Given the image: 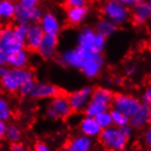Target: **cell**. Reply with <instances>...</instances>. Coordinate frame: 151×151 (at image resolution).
Wrapping results in <instances>:
<instances>
[{"label":"cell","instance_id":"4fadbf2b","mask_svg":"<svg viewBox=\"0 0 151 151\" xmlns=\"http://www.w3.org/2000/svg\"><path fill=\"white\" fill-rule=\"evenodd\" d=\"M43 13H44V10L41 8V6L27 9L17 4V9L13 21H15L16 24L26 25L39 23Z\"/></svg>","mask_w":151,"mask_h":151},{"label":"cell","instance_id":"484cf974","mask_svg":"<svg viewBox=\"0 0 151 151\" xmlns=\"http://www.w3.org/2000/svg\"><path fill=\"white\" fill-rule=\"evenodd\" d=\"M13 116L12 106L9 100L3 96H0V119L9 121Z\"/></svg>","mask_w":151,"mask_h":151},{"label":"cell","instance_id":"bcb514c9","mask_svg":"<svg viewBox=\"0 0 151 151\" xmlns=\"http://www.w3.org/2000/svg\"><path fill=\"white\" fill-rule=\"evenodd\" d=\"M0 22H1V7H0Z\"/></svg>","mask_w":151,"mask_h":151},{"label":"cell","instance_id":"74e56055","mask_svg":"<svg viewBox=\"0 0 151 151\" xmlns=\"http://www.w3.org/2000/svg\"><path fill=\"white\" fill-rule=\"evenodd\" d=\"M137 71V67H136V65L134 64H128L127 65V66L125 67L124 68V73L126 76H133Z\"/></svg>","mask_w":151,"mask_h":151},{"label":"cell","instance_id":"2e32d148","mask_svg":"<svg viewBox=\"0 0 151 151\" xmlns=\"http://www.w3.org/2000/svg\"><path fill=\"white\" fill-rule=\"evenodd\" d=\"M130 19L135 26L142 27L151 20V9L147 1H143L130 9Z\"/></svg>","mask_w":151,"mask_h":151},{"label":"cell","instance_id":"1f68e13d","mask_svg":"<svg viewBox=\"0 0 151 151\" xmlns=\"http://www.w3.org/2000/svg\"><path fill=\"white\" fill-rule=\"evenodd\" d=\"M140 101L142 104L151 107V85L144 89L141 96H140Z\"/></svg>","mask_w":151,"mask_h":151},{"label":"cell","instance_id":"ffe728a7","mask_svg":"<svg viewBox=\"0 0 151 151\" xmlns=\"http://www.w3.org/2000/svg\"><path fill=\"white\" fill-rule=\"evenodd\" d=\"M78 129L80 134L91 137L93 139L99 137L103 130L95 117H91L88 116H84L79 120Z\"/></svg>","mask_w":151,"mask_h":151},{"label":"cell","instance_id":"8992f818","mask_svg":"<svg viewBox=\"0 0 151 151\" xmlns=\"http://www.w3.org/2000/svg\"><path fill=\"white\" fill-rule=\"evenodd\" d=\"M73 113L68 96L61 94L49 100L46 107V116L51 120L67 119Z\"/></svg>","mask_w":151,"mask_h":151},{"label":"cell","instance_id":"f1b7e54d","mask_svg":"<svg viewBox=\"0 0 151 151\" xmlns=\"http://www.w3.org/2000/svg\"><path fill=\"white\" fill-rule=\"evenodd\" d=\"M95 118L99 124V126L102 127V129L110 127L113 126V121H112V117H111V114L109 110H106L99 114Z\"/></svg>","mask_w":151,"mask_h":151},{"label":"cell","instance_id":"5bb4252c","mask_svg":"<svg viewBox=\"0 0 151 151\" xmlns=\"http://www.w3.org/2000/svg\"><path fill=\"white\" fill-rule=\"evenodd\" d=\"M38 24L44 31L45 35L58 37L62 30V22L60 18L56 13L50 10L44 11Z\"/></svg>","mask_w":151,"mask_h":151},{"label":"cell","instance_id":"d590c367","mask_svg":"<svg viewBox=\"0 0 151 151\" xmlns=\"http://www.w3.org/2000/svg\"><path fill=\"white\" fill-rule=\"evenodd\" d=\"M33 151H52L47 143L44 141H37L33 147Z\"/></svg>","mask_w":151,"mask_h":151},{"label":"cell","instance_id":"c3c4849f","mask_svg":"<svg viewBox=\"0 0 151 151\" xmlns=\"http://www.w3.org/2000/svg\"><path fill=\"white\" fill-rule=\"evenodd\" d=\"M0 1H2V0H0ZM9 1H15L16 2V1H17V0H9Z\"/></svg>","mask_w":151,"mask_h":151},{"label":"cell","instance_id":"d6986e66","mask_svg":"<svg viewBox=\"0 0 151 151\" xmlns=\"http://www.w3.org/2000/svg\"><path fill=\"white\" fill-rule=\"evenodd\" d=\"M30 59V51L25 47L8 54L6 66L10 68H28Z\"/></svg>","mask_w":151,"mask_h":151},{"label":"cell","instance_id":"7dc6e473","mask_svg":"<svg viewBox=\"0 0 151 151\" xmlns=\"http://www.w3.org/2000/svg\"><path fill=\"white\" fill-rule=\"evenodd\" d=\"M59 151H68V150H67V149H65V148H64V149H60Z\"/></svg>","mask_w":151,"mask_h":151},{"label":"cell","instance_id":"b9f144b4","mask_svg":"<svg viewBox=\"0 0 151 151\" xmlns=\"http://www.w3.org/2000/svg\"><path fill=\"white\" fill-rule=\"evenodd\" d=\"M8 70H9V68L6 66H6H1V67H0V79L5 77V76L7 74Z\"/></svg>","mask_w":151,"mask_h":151},{"label":"cell","instance_id":"d4e9b609","mask_svg":"<svg viewBox=\"0 0 151 151\" xmlns=\"http://www.w3.org/2000/svg\"><path fill=\"white\" fill-rule=\"evenodd\" d=\"M5 138L10 144L20 142L21 138H22V130H21L20 127L16 123L7 124Z\"/></svg>","mask_w":151,"mask_h":151},{"label":"cell","instance_id":"7a4b0ae2","mask_svg":"<svg viewBox=\"0 0 151 151\" xmlns=\"http://www.w3.org/2000/svg\"><path fill=\"white\" fill-rule=\"evenodd\" d=\"M77 46L98 53H103L106 47L107 38L99 35L90 26L82 27L77 35Z\"/></svg>","mask_w":151,"mask_h":151},{"label":"cell","instance_id":"4316f807","mask_svg":"<svg viewBox=\"0 0 151 151\" xmlns=\"http://www.w3.org/2000/svg\"><path fill=\"white\" fill-rule=\"evenodd\" d=\"M112 117V121H113V126L116 127H121L125 125L129 124V117H127L126 115L121 113L120 111H118L116 109H112L109 110Z\"/></svg>","mask_w":151,"mask_h":151},{"label":"cell","instance_id":"f907efd6","mask_svg":"<svg viewBox=\"0 0 151 151\" xmlns=\"http://www.w3.org/2000/svg\"><path fill=\"white\" fill-rule=\"evenodd\" d=\"M150 125H151V123H150Z\"/></svg>","mask_w":151,"mask_h":151},{"label":"cell","instance_id":"836d02e7","mask_svg":"<svg viewBox=\"0 0 151 151\" xmlns=\"http://www.w3.org/2000/svg\"><path fill=\"white\" fill-rule=\"evenodd\" d=\"M62 1L67 7L88 6V0H62Z\"/></svg>","mask_w":151,"mask_h":151},{"label":"cell","instance_id":"d6a6232c","mask_svg":"<svg viewBox=\"0 0 151 151\" xmlns=\"http://www.w3.org/2000/svg\"><path fill=\"white\" fill-rule=\"evenodd\" d=\"M142 140L146 147L151 148V125L144 128V131L142 134Z\"/></svg>","mask_w":151,"mask_h":151},{"label":"cell","instance_id":"5b68a950","mask_svg":"<svg viewBox=\"0 0 151 151\" xmlns=\"http://www.w3.org/2000/svg\"><path fill=\"white\" fill-rule=\"evenodd\" d=\"M99 138L101 145L107 151H124L127 147L128 139L115 126L103 129Z\"/></svg>","mask_w":151,"mask_h":151},{"label":"cell","instance_id":"f35d334b","mask_svg":"<svg viewBox=\"0 0 151 151\" xmlns=\"http://www.w3.org/2000/svg\"><path fill=\"white\" fill-rule=\"evenodd\" d=\"M7 61V53L0 47V67L6 66Z\"/></svg>","mask_w":151,"mask_h":151},{"label":"cell","instance_id":"7402d4cb","mask_svg":"<svg viewBox=\"0 0 151 151\" xmlns=\"http://www.w3.org/2000/svg\"><path fill=\"white\" fill-rule=\"evenodd\" d=\"M114 96L115 94L110 88L106 87H98L93 89L90 101L99 104L109 109L110 106H112Z\"/></svg>","mask_w":151,"mask_h":151},{"label":"cell","instance_id":"30bf717a","mask_svg":"<svg viewBox=\"0 0 151 151\" xmlns=\"http://www.w3.org/2000/svg\"><path fill=\"white\" fill-rule=\"evenodd\" d=\"M93 89L94 88L91 86H85L68 95V99L73 112H84L85 109L91 100Z\"/></svg>","mask_w":151,"mask_h":151},{"label":"cell","instance_id":"ab89813d","mask_svg":"<svg viewBox=\"0 0 151 151\" xmlns=\"http://www.w3.org/2000/svg\"><path fill=\"white\" fill-rule=\"evenodd\" d=\"M6 128H7V123L4 120L0 119V140L5 138Z\"/></svg>","mask_w":151,"mask_h":151},{"label":"cell","instance_id":"ee69618b","mask_svg":"<svg viewBox=\"0 0 151 151\" xmlns=\"http://www.w3.org/2000/svg\"><path fill=\"white\" fill-rule=\"evenodd\" d=\"M18 151H29V150L24 147V148H22V149H20V150H18Z\"/></svg>","mask_w":151,"mask_h":151},{"label":"cell","instance_id":"e575fe53","mask_svg":"<svg viewBox=\"0 0 151 151\" xmlns=\"http://www.w3.org/2000/svg\"><path fill=\"white\" fill-rule=\"evenodd\" d=\"M119 128V130L121 131V133L123 134V136L127 138V139H130L132 137H133V134H134V128L132 127V126L130 124H127V125H125L121 127H118Z\"/></svg>","mask_w":151,"mask_h":151},{"label":"cell","instance_id":"e0dca14e","mask_svg":"<svg viewBox=\"0 0 151 151\" xmlns=\"http://www.w3.org/2000/svg\"><path fill=\"white\" fill-rule=\"evenodd\" d=\"M89 7L88 6H71L67 7L66 10V20L67 22L73 27L81 26L89 16Z\"/></svg>","mask_w":151,"mask_h":151},{"label":"cell","instance_id":"52a82bcc","mask_svg":"<svg viewBox=\"0 0 151 151\" xmlns=\"http://www.w3.org/2000/svg\"><path fill=\"white\" fill-rule=\"evenodd\" d=\"M141 105L140 99L131 94L117 93L114 96L112 107L130 118L139 109Z\"/></svg>","mask_w":151,"mask_h":151},{"label":"cell","instance_id":"83f0119b","mask_svg":"<svg viewBox=\"0 0 151 151\" xmlns=\"http://www.w3.org/2000/svg\"><path fill=\"white\" fill-rule=\"evenodd\" d=\"M106 110H109V109L103 106H101V105H99V104H96V103L90 101L89 104L88 105V106L85 109L84 114H85V116L96 117L99 114H100L104 111H106Z\"/></svg>","mask_w":151,"mask_h":151},{"label":"cell","instance_id":"ac0fdd59","mask_svg":"<svg viewBox=\"0 0 151 151\" xmlns=\"http://www.w3.org/2000/svg\"><path fill=\"white\" fill-rule=\"evenodd\" d=\"M94 147V139L78 134L71 137L65 145V149L68 151H92Z\"/></svg>","mask_w":151,"mask_h":151},{"label":"cell","instance_id":"6da1fadb","mask_svg":"<svg viewBox=\"0 0 151 151\" xmlns=\"http://www.w3.org/2000/svg\"><path fill=\"white\" fill-rule=\"evenodd\" d=\"M37 81L34 70L26 68H10L7 74L0 79L2 90L9 94L18 93L22 98L30 96L32 88Z\"/></svg>","mask_w":151,"mask_h":151},{"label":"cell","instance_id":"f546056e","mask_svg":"<svg viewBox=\"0 0 151 151\" xmlns=\"http://www.w3.org/2000/svg\"><path fill=\"white\" fill-rule=\"evenodd\" d=\"M14 30H15V34H16L17 37L21 41L26 42V37H27V30H28V25L16 24L14 26Z\"/></svg>","mask_w":151,"mask_h":151},{"label":"cell","instance_id":"7c38bea8","mask_svg":"<svg viewBox=\"0 0 151 151\" xmlns=\"http://www.w3.org/2000/svg\"><path fill=\"white\" fill-rule=\"evenodd\" d=\"M58 45L59 38L58 36L45 35L37 53L43 60H54L58 55Z\"/></svg>","mask_w":151,"mask_h":151},{"label":"cell","instance_id":"44dd1931","mask_svg":"<svg viewBox=\"0 0 151 151\" xmlns=\"http://www.w3.org/2000/svg\"><path fill=\"white\" fill-rule=\"evenodd\" d=\"M151 123V107L142 104L139 109L129 118V124L134 129L146 128Z\"/></svg>","mask_w":151,"mask_h":151},{"label":"cell","instance_id":"9a60e30c","mask_svg":"<svg viewBox=\"0 0 151 151\" xmlns=\"http://www.w3.org/2000/svg\"><path fill=\"white\" fill-rule=\"evenodd\" d=\"M44 36V31H43L38 23L28 25L27 35L25 42L26 48L28 49L30 52H37Z\"/></svg>","mask_w":151,"mask_h":151},{"label":"cell","instance_id":"4dcf8cb0","mask_svg":"<svg viewBox=\"0 0 151 151\" xmlns=\"http://www.w3.org/2000/svg\"><path fill=\"white\" fill-rule=\"evenodd\" d=\"M40 2H41V0H17V4L22 7L32 9V8L40 6Z\"/></svg>","mask_w":151,"mask_h":151},{"label":"cell","instance_id":"3957f363","mask_svg":"<svg viewBox=\"0 0 151 151\" xmlns=\"http://www.w3.org/2000/svg\"><path fill=\"white\" fill-rule=\"evenodd\" d=\"M91 52V50L85 49L78 46L69 47L58 53L56 61L63 68L80 70Z\"/></svg>","mask_w":151,"mask_h":151},{"label":"cell","instance_id":"603a6c76","mask_svg":"<svg viewBox=\"0 0 151 151\" xmlns=\"http://www.w3.org/2000/svg\"><path fill=\"white\" fill-rule=\"evenodd\" d=\"M94 28L99 35L105 37L106 38L113 37L118 30V27L116 24L105 17H101L96 21Z\"/></svg>","mask_w":151,"mask_h":151},{"label":"cell","instance_id":"7bdbcfd3","mask_svg":"<svg viewBox=\"0 0 151 151\" xmlns=\"http://www.w3.org/2000/svg\"><path fill=\"white\" fill-rule=\"evenodd\" d=\"M112 82H113V84H115V85L119 86V85L122 84L123 79H122V78H120V77H116V78H114L112 79Z\"/></svg>","mask_w":151,"mask_h":151},{"label":"cell","instance_id":"cb8c5ba5","mask_svg":"<svg viewBox=\"0 0 151 151\" xmlns=\"http://www.w3.org/2000/svg\"><path fill=\"white\" fill-rule=\"evenodd\" d=\"M0 7H1V22L7 23L14 20L17 9V2L2 0L0 1Z\"/></svg>","mask_w":151,"mask_h":151},{"label":"cell","instance_id":"ba28073f","mask_svg":"<svg viewBox=\"0 0 151 151\" xmlns=\"http://www.w3.org/2000/svg\"><path fill=\"white\" fill-rule=\"evenodd\" d=\"M106 64L103 53L92 51L86 59L80 71L88 79H95L101 74Z\"/></svg>","mask_w":151,"mask_h":151},{"label":"cell","instance_id":"8fae6325","mask_svg":"<svg viewBox=\"0 0 151 151\" xmlns=\"http://www.w3.org/2000/svg\"><path fill=\"white\" fill-rule=\"evenodd\" d=\"M61 94H63L61 88L54 83L37 80L32 88L30 98L35 100H46L52 99Z\"/></svg>","mask_w":151,"mask_h":151},{"label":"cell","instance_id":"816d5d0a","mask_svg":"<svg viewBox=\"0 0 151 151\" xmlns=\"http://www.w3.org/2000/svg\"><path fill=\"white\" fill-rule=\"evenodd\" d=\"M0 141H1V140H0Z\"/></svg>","mask_w":151,"mask_h":151},{"label":"cell","instance_id":"277c9868","mask_svg":"<svg viewBox=\"0 0 151 151\" xmlns=\"http://www.w3.org/2000/svg\"><path fill=\"white\" fill-rule=\"evenodd\" d=\"M103 17L110 20L117 27L127 24L130 20V9L116 0H105L101 5Z\"/></svg>","mask_w":151,"mask_h":151},{"label":"cell","instance_id":"681fc988","mask_svg":"<svg viewBox=\"0 0 151 151\" xmlns=\"http://www.w3.org/2000/svg\"><path fill=\"white\" fill-rule=\"evenodd\" d=\"M149 81H150V83H151V75H150V78H149Z\"/></svg>","mask_w":151,"mask_h":151},{"label":"cell","instance_id":"60d3db41","mask_svg":"<svg viewBox=\"0 0 151 151\" xmlns=\"http://www.w3.org/2000/svg\"><path fill=\"white\" fill-rule=\"evenodd\" d=\"M24 145L20 142H17V143H12L10 144V151H18L20 149L24 148Z\"/></svg>","mask_w":151,"mask_h":151},{"label":"cell","instance_id":"8d00e7d4","mask_svg":"<svg viewBox=\"0 0 151 151\" xmlns=\"http://www.w3.org/2000/svg\"><path fill=\"white\" fill-rule=\"evenodd\" d=\"M119 3H121L122 5H124L125 6H127V8L131 9L133 8L135 6H137V4L141 3L143 1H146V0H116Z\"/></svg>","mask_w":151,"mask_h":151},{"label":"cell","instance_id":"9c48e42d","mask_svg":"<svg viewBox=\"0 0 151 151\" xmlns=\"http://www.w3.org/2000/svg\"><path fill=\"white\" fill-rule=\"evenodd\" d=\"M0 47L7 55L14 51L26 47L25 42L19 40L14 30V26H1L0 27Z\"/></svg>","mask_w":151,"mask_h":151},{"label":"cell","instance_id":"f6af8a7d","mask_svg":"<svg viewBox=\"0 0 151 151\" xmlns=\"http://www.w3.org/2000/svg\"><path fill=\"white\" fill-rule=\"evenodd\" d=\"M147 3H148V5L150 6V9H151V0H147Z\"/></svg>","mask_w":151,"mask_h":151}]
</instances>
